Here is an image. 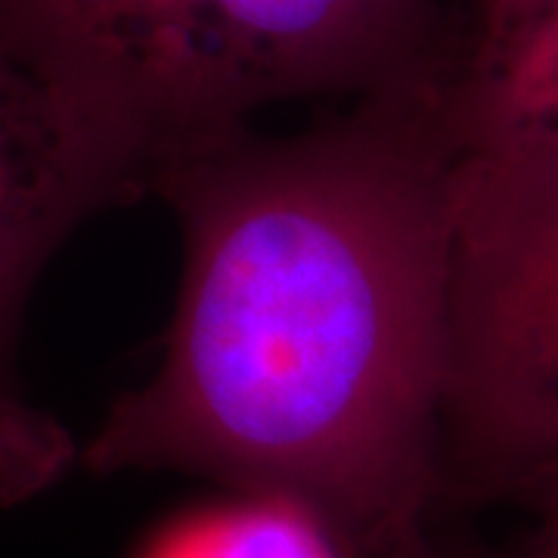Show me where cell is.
<instances>
[{
	"mask_svg": "<svg viewBox=\"0 0 558 558\" xmlns=\"http://www.w3.org/2000/svg\"><path fill=\"white\" fill-rule=\"evenodd\" d=\"M453 81V78H450ZM450 81L168 161L174 314L153 376L81 444L94 475L180 472L289 509L332 558H432L444 521Z\"/></svg>",
	"mask_w": 558,
	"mask_h": 558,
	"instance_id": "cell-1",
	"label": "cell"
},
{
	"mask_svg": "<svg viewBox=\"0 0 558 558\" xmlns=\"http://www.w3.org/2000/svg\"><path fill=\"white\" fill-rule=\"evenodd\" d=\"M469 0H0V53L128 161H168L270 106L450 81Z\"/></svg>",
	"mask_w": 558,
	"mask_h": 558,
	"instance_id": "cell-2",
	"label": "cell"
},
{
	"mask_svg": "<svg viewBox=\"0 0 558 558\" xmlns=\"http://www.w3.org/2000/svg\"><path fill=\"white\" fill-rule=\"evenodd\" d=\"M558 465V137L462 143L453 180L444 519Z\"/></svg>",
	"mask_w": 558,
	"mask_h": 558,
	"instance_id": "cell-3",
	"label": "cell"
},
{
	"mask_svg": "<svg viewBox=\"0 0 558 558\" xmlns=\"http://www.w3.org/2000/svg\"><path fill=\"white\" fill-rule=\"evenodd\" d=\"M146 196L128 161L0 53V506L78 465V444L25 398L16 344L28 295L81 223Z\"/></svg>",
	"mask_w": 558,
	"mask_h": 558,
	"instance_id": "cell-4",
	"label": "cell"
},
{
	"mask_svg": "<svg viewBox=\"0 0 558 558\" xmlns=\"http://www.w3.org/2000/svg\"><path fill=\"white\" fill-rule=\"evenodd\" d=\"M450 102L462 143L558 137V0H484Z\"/></svg>",
	"mask_w": 558,
	"mask_h": 558,
	"instance_id": "cell-5",
	"label": "cell"
},
{
	"mask_svg": "<svg viewBox=\"0 0 558 558\" xmlns=\"http://www.w3.org/2000/svg\"><path fill=\"white\" fill-rule=\"evenodd\" d=\"M432 558H558V546L543 543L524 527L509 539H481L469 531L450 534V524L440 521Z\"/></svg>",
	"mask_w": 558,
	"mask_h": 558,
	"instance_id": "cell-6",
	"label": "cell"
},
{
	"mask_svg": "<svg viewBox=\"0 0 558 558\" xmlns=\"http://www.w3.org/2000/svg\"><path fill=\"white\" fill-rule=\"evenodd\" d=\"M506 506L524 515V531H531L543 543L558 546V465L527 481L521 490L506 499Z\"/></svg>",
	"mask_w": 558,
	"mask_h": 558,
	"instance_id": "cell-7",
	"label": "cell"
},
{
	"mask_svg": "<svg viewBox=\"0 0 558 558\" xmlns=\"http://www.w3.org/2000/svg\"><path fill=\"white\" fill-rule=\"evenodd\" d=\"M469 3H472V10H475V7H478V3H484V0H469Z\"/></svg>",
	"mask_w": 558,
	"mask_h": 558,
	"instance_id": "cell-8",
	"label": "cell"
}]
</instances>
